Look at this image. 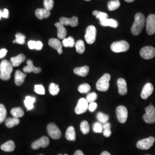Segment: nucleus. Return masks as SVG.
<instances>
[{
	"mask_svg": "<svg viewBox=\"0 0 155 155\" xmlns=\"http://www.w3.org/2000/svg\"><path fill=\"white\" fill-rule=\"evenodd\" d=\"M145 23V18L144 15L141 13H137L134 17V21L131 28V32L133 35H139L143 29Z\"/></svg>",
	"mask_w": 155,
	"mask_h": 155,
	"instance_id": "f257e3e1",
	"label": "nucleus"
},
{
	"mask_svg": "<svg viewBox=\"0 0 155 155\" xmlns=\"http://www.w3.org/2000/svg\"><path fill=\"white\" fill-rule=\"evenodd\" d=\"M13 66L11 63L7 60H4L0 63V78L3 81L10 79L13 71Z\"/></svg>",
	"mask_w": 155,
	"mask_h": 155,
	"instance_id": "f03ea898",
	"label": "nucleus"
},
{
	"mask_svg": "<svg viewBox=\"0 0 155 155\" xmlns=\"http://www.w3.org/2000/svg\"><path fill=\"white\" fill-rule=\"evenodd\" d=\"M111 77L109 74H105L97 81L96 84L97 89L100 91H106L109 88V81Z\"/></svg>",
	"mask_w": 155,
	"mask_h": 155,
	"instance_id": "7ed1b4c3",
	"label": "nucleus"
},
{
	"mask_svg": "<svg viewBox=\"0 0 155 155\" xmlns=\"http://www.w3.org/2000/svg\"><path fill=\"white\" fill-rule=\"evenodd\" d=\"M129 43L125 40L114 42L110 46L111 51L116 53L127 52L129 49Z\"/></svg>",
	"mask_w": 155,
	"mask_h": 155,
	"instance_id": "20e7f679",
	"label": "nucleus"
},
{
	"mask_svg": "<svg viewBox=\"0 0 155 155\" xmlns=\"http://www.w3.org/2000/svg\"><path fill=\"white\" fill-rule=\"evenodd\" d=\"M143 120L147 124L155 122V108L153 106L150 105L146 107L145 113L143 115Z\"/></svg>",
	"mask_w": 155,
	"mask_h": 155,
	"instance_id": "39448f33",
	"label": "nucleus"
},
{
	"mask_svg": "<svg viewBox=\"0 0 155 155\" xmlns=\"http://www.w3.org/2000/svg\"><path fill=\"white\" fill-rule=\"evenodd\" d=\"M47 130L48 135L52 139L58 140L61 138V131L55 124H49L47 127Z\"/></svg>",
	"mask_w": 155,
	"mask_h": 155,
	"instance_id": "423d86ee",
	"label": "nucleus"
},
{
	"mask_svg": "<svg viewBox=\"0 0 155 155\" xmlns=\"http://www.w3.org/2000/svg\"><path fill=\"white\" fill-rule=\"evenodd\" d=\"M97 29L94 25H90L86 31L84 39L89 45L93 44L96 39Z\"/></svg>",
	"mask_w": 155,
	"mask_h": 155,
	"instance_id": "0eeeda50",
	"label": "nucleus"
},
{
	"mask_svg": "<svg viewBox=\"0 0 155 155\" xmlns=\"http://www.w3.org/2000/svg\"><path fill=\"white\" fill-rule=\"evenodd\" d=\"M155 139L153 137H150L147 139H142L139 140L136 144V147L140 150H149L153 145Z\"/></svg>",
	"mask_w": 155,
	"mask_h": 155,
	"instance_id": "6e6552de",
	"label": "nucleus"
},
{
	"mask_svg": "<svg viewBox=\"0 0 155 155\" xmlns=\"http://www.w3.org/2000/svg\"><path fill=\"white\" fill-rule=\"evenodd\" d=\"M140 56L144 59H150L154 58L155 56V48L151 46L144 47L140 52Z\"/></svg>",
	"mask_w": 155,
	"mask_h": 155,
	"instance_id": "1a4fd4ad",
	"label": "nucleus"
},
{
	"mask_svg": "<svg viewBox=\"0 0 155 155\" xmlns=\"http://www.w3.org/2000/svg\"><path fill=\"white\" fill-rule=\"evenodd\" d=\"M146 30L149 35H152L155 33V15H149L146 20Z\"/></svg>",
	"mask_w": 155,
	"mask_h": 155,
	"instance_id": "9d476101",
	"label": "nucleus"
},
{
	"mask_svg": "<svg viewBox=\"0 0 155 155\" xmlns=\"http://www.w3.org/2000/svg\"><path fill=\"white\" fill-rule=\"evenodd\" d=\"M116 114L118 121L124 124L127 120L128 113L126 107L124 106H118L116 109Z\"/></svg>",
	"mask_w": 155,
	"mask_h": 155,
	"instance_id": "9b49d317",
	"label": "nucleus"
},
{
	"mask_svg": "<svg viewBox=\"0 0 155 155\" xmlns=\"http://www.w3.org/2000/svg\"><path fill=\"white\" fill-rule=\"evenodd\" d=\"M89 107V102L85 98H81L78 102L77 105L75 109L77 114H81L85 113Z\"/></svg>",
	"mask_w": 155,
	"mask_h": 155,
	"instance_id": "f8f14e48",
	"label": "nucleus"
},
{
	"mask_svg": "<svg viewBox=\"0 0 155 155\" xmlns=\"http://www.w3.org/2000/svg\"><path fill=\"white\" fill-rule=\"evenodd\" d=\"M50 144V140L46 137L43 136L39 140L34 141L31 145L32 148L33 150H38L39 148H46Z\"/></svg>",
	"mask_w": 155,
	"mask_h": 155,
	"instance_id": "ddd939ff",
	"label": "nucleus"
},
{
	"mask_svg": "<svg viewBox=\"0 0 155 155\" xmlns=\"http://www.w3.org/2000/svg\"><path fill=\"white\" fill-rule=\"evenodd\" d=\"M153 86L150 83H146L144 85L141 93V97L143 100H147L150 95H151L153 92Z\"/></svg>",
	"mask_w": 155,
	"mask_h": 155,
	"instance_id": "4468645a",
	"label": "nucleus"
},
{
	"mask_svg": "<svg viewBox=\"0 0 155 155\" xmlns=\"http://www.w3.org/2000/svg\"><path fill=\"white\" fill-rule=\"evenodd\" d=\"M27 66L23 68V72L24 73H30V72H33L35 74H39L41 71V68L34 66L32 61L28 59L27 61Z\"/></svg>",
	"mask_w": 155,
	"mask_h": 155,
	"instance_id": "2eb2a0df",
	"label": "nucleus"
},
{
	"mask_svg": "<svg viewBox=\"0 0 155 155\" xmlns=\"http://www.w3.org/2000/svg\"><path fill=\"white\" fill-rule=\"evenodd\" d=\"M60 22L64 26L70 25L72 27H75L78 25V18L76 16L72 17L70 18L63 17L60 18Z\"/></svg>",
	"mask_w": 155,
	"mask_h": 155,
	"instance_id": "dca6fc26",
	"label": "nucleus"
},
{
	"mask_svg": "<svg viewBox=\"0 0 155 155\" xmlns=\"http://www.w3.org/2000/svg\"><path fill=\"white\" fill-rule=\"evenodd\" d=\"M117 86L118 89V93L120 95H125L127 93V84L126 81L123 78H119L117 80Z\"/></svg>",
	"mask_w": 155,
	"mask_h": 155,
	"instance_id": "f3484780",
	"label": "nucleus"
},
{
	"mask_svg": "<svg viewBox=\"0 0 155 155\" xmlns=\"http://www.w3.org/2000/svg\"><path fill=\"white\" fill-rule=\"evenodd\" d=\"M48 45L52 48L57 50L59 54L61 55L63 53V50H62L63 45L61 44V41H59V40L55 39V38L50 39L48 41Z\"/></svg>",
	"mask_w": 155,
	"mask_h": 155,
	"instance_id": "a211bd4d",
	"label": "nucleus"
},
{
	"mask_svg": "<svg viewBox=\"0 0 155 155\" xmlns=\"http://www.w3.org/2000/svg\"><path fill=\"white\" fill-rule=\"evenodd\" d=\"M55 26L57 28L58 30V37L59 39H63L66 38L67 35V30L64 27V25L62 24L61 22H56L55 24Z\"/></svg>",
	"mask_w": 155,
	"mask_h": 155,
	"instance_id": "6ab92c4d",
	"label": "nucleus"
},
{
	"mask_svg": "<svg viewBox=\"0 0 155 155\" xmlns=\"http://www.w3.org/2000/svg\"><path fill=\"white\" fill-rule=\"evenodd\" d=\"M26 76L27 74L21 71L20 70H17L16 71L15 75V82L17 86H21L22 83L24 82Z\"/></svg>",
	"mask_w": 155,
	"mask_h": 155,
	"instance_id": "aec40b11",
	"label": "nucleus"
},
{
	"mask_svg": "<svg viewBox=\"0 0 155 155\" xmlns=\"http://www.w3.org/2000/svg\"><path fill=\"white\" fill-rule=\"evenodd\" d=\"M25 60V56L21 54L11 58V63L13 67L19 66Z\"/></svg>",
	"mask_w": 155,
	"mask_h": 155,
	"instance_id": "412c9836",
	"label": "nucleus"
},
{
	"mask_svg": "<svg viewBox=\"0 0 155 155\" xmlns=\"http://www.w3.org/2000/svg\"><path fill=\"white\" fill-rule=\"evenodd\" d=\"M50 15H51L50 11H47L45 8L37 9L35 11V15L39 20H43L44 18H47L50 16Z\"/></svg>",
	"mask_w": 155,
	"mask_h": 155,
	"instance_id": "4be33fe9",
	"label": "nucleus"
},
{
	"mask_svg": "<svg viewBox=\"0 0 155 155\" xmlns=\"http://www.w3.org/2000/svg\"><path fill=\"white\" fill-rule=\"evenodd\" d=\"M89 67L87 66H85L80 67H77L74 68V72L76 75L81 76V77H86L87 74H89Z\"/></svg>",
	"mask_w": 155,
	"mask_h": 155,
	"instance_id": "5701e85b",
	"label": "nucleus"
},
{
	"mask_svg": "<svg viewBox=\"0 0 155 155\" xmlns=\"http://www.w3.org/2000/svg\"><path fill=\"white\" fill-rule=\"evenodd\" d=\"M100 24L103 27H110L112 28H116L118 26V21L112 18H107L105 20L100 22Z\"/></svg>",
	"mask_w": 155,
	"mask_h": 155,
	"instance_id": "b1692460",
	"label": "nucleus"
},
{
	"mask_svg": "<svg viewBox=\"0 0 155 155\" xmlns=\"http://www.w3.org/2000/svg\"><path fill=\"white\" fill-rule=\"evenodd\" d=\"M66 139L68 141H75L76 134L75 128L72 126H70L67 128L66 133Z\"/></svg>",
	"mask_w": 155,
	"mask_h": 155,
	"instance_id": "393cba45",
	"label": "nucleus"
},
{
	"mask_svg": "<svg viewBox=\"0 0 155 155\" xmlns=\"http://www.w3.org/2000/svg\"><path fill=\"white\" fill-rule=\"evenodd\" d=\"M36 101V98L31 96H27L24 100V105L28 110H32L34 108V103Z\"/></svg>",
	"mask_w": 155,
	"mask_h": 155,
	"instance_id": "a878e982",
	"label": "nucleus"
},
{
	"mask_svg": "<svg viewBox=\"0 0 155 155\" xmlns=\"http://www.w3.org/2000/svg\"><path fill=\"white\" fill-rule=\"evenodd\" d=\"M1 149L5 152H12L15 149V144L13 141L9 140L2 144L1 146Z\"/></svg>",
	"mask_w": 155,
	"mask_h": 155,
	"instance_id": "bb28decb",
	"label": "nucleus"
},
{
	"mask_svg": "<svg viewBox=\"0 0 155 155\" xmlns=\"http://www.w3.org/2000/svg\"><path fill=\"white\" fill-rule=\"evenodd\" d=\"M28 47L31 50H40L43 48V43L40 41L30 40L28 43Z\"/></svg>",
	"mask_w": 155,
	"mask_h": 155,
	"instance_id": "cd10ccee",
	"label": "nucleus"
},
{
	"mask_svg": "<svg viewBox=\"0 0 155 155\" xmlns=\"http://www.w3.org/2000/svg\"><path fill=\"white\" fill-rule=\"evenodd\" d=\"M20 123V120L18 118L13 117V118H8L5 120L6 126L9 128H12L18 125Z\"/></svg>",
	"mask_w": 155,
	"mask_h": 155,
	"instance_id": "c85d7f7f",
	"label": "nucleus"
},
{
	"mask_svg": "<svg viewBox=\"0 0 155 155\" xmlns=\"http://www.w3.org/2000/svg\"><path fill=\"white\" fill-rule=\"evenodd\" d=\"M11 114L16 118H20L24 116V111L22 109V108L20 107H14L11 110Z\"/></svg>",
	"mask_w": 155,
	"mask_h": 155,
	"instance_id": "c756f323",
	"label": "nucleus"
},
{
	"mask_svg": "<svg viewBox=\"0 0 155 155\" xmlns=\"http://www.w3.org/2000/svg\"><path fill=\"white\" fill-rule=\"evenodd\" d=\"M75 47L78 53L80 54L84 53L85 51V46H84V43L83 40H78L75 44Z\"/></svg>",
	"mask_w": 155,
	"mask_h": 155,
	"instance_id": "7c9ffc66",
	"label": "nucleus"
},
{
	"mask_svg": "<svg viewBox=\"0 0 155 155\" xmlns=\"http://www.w3.org/2000/svg\"><path fill=\"white\" fill-rule=\"evenodd\" d=\"M93 15L96 17L97 19L100 20V22H102L106 19L108 18V15L106 13L98 11H94L93 12Z\"/></svg>",
	"mask_w": 155,
	"mask_h": 155,
	"instance_id": "2f4dec72",
	"label": "nucleus"
},
{
	"mask_svg": "<svg viewBox=\"0 0 155 155\" xmlns=\"http://www.w3.org/2000/svg\"><path fill=\"white\" fill-rule=\"evenodd\" d=\"M75 40L72 36H70L68 38H64L62 41V45L64 47L72 48L75 45Z\"/></svg>",
	"mask_w": 155,
	"mask_h": 155,
	"instance_id": "473e14b6",
	"label": "nucleus"
},
{
	"mask_svg": "<svg viewBox=\"0 0 155 155\" xmlns=\"http://www.w3.org/2000/svg\"><path fill=\"white\" fill-rule=\"evenodd\" d=\"M120 6V2L118 0H112L108 2L107 7L110 11H113L117 9Z\"/></svg>",
	"mask_w": 155,
	"mask_h": 155,
	"instance_id": "72a5a7b5",
	"label": "nucleus"
},
{
	"mask_svg": "<svg viewBox=\"0 0 155 155\" xmlns=\"http://www.w3.org/2000/svg\"><path fill=\"white\" fill-rule=\"evenodd\" d=\"M111 124L109 122H106L103 125V134L106 137H109L111 134L110 130Z\"/></svg>",
	"mask_w": 155,
	"mask_h": 155,
	"instance_id": "f704fd0d",
	"label": "nucleus"
},
{
	"mask_svg": "<svg viewBox=\"0 0 155 155\" xmlns=\"http://www.w3.org/2000/svg\"><path fill=\"white\" fill-rule=\"evenodd\" d=\"M97 118L99 122L102 124H105L106 122H108L109 120V116L107 114H106L104 113L99 112L97 114Z\"/></svg>",
	"mask_w": 155,
	"mask_h": 155,
	"instance_id": "c9c22d12",
	"label": "nucleus"
},
{
	"mask_svg": "<svg viewBox=\"0 0 155 155\" xmlns=\"http://www.w3.org/2000/svg\"><path fill=\"white\" fill-rule=\"evenodd\" d=\"M16 39L13 41V43H16L18 45H24L25 43V36L21 33H17L16 35Z\"/></svg>",
	"mask_w": 155,
	"mask_h": 155,
	"instance_id": "e433bc0d",
	"label": "nucleus"
},
{
	"mask_svg": "<svg viewBox=\"0 0 155 155\" xmlns=\"http://www.w3.org/2000/svg\"><path fill=\"white\" fill-rule=\"evenodd\" d=\"M60 89L58 84H56L55 83H51L49 86V91L50 94L52 95H56L59 93Z\"/></svg>",
	"mask_w": 155,
	"mask_h": 155,
	"instance_id": "4c0bfd02",
	"label": "nucleus"
},
{
	"mask_svg": "<svg viewBox=\"0 0 155 155\" xmlns=\"http://www.w3.org/2000/svg\"><path fill=\"white\" fill-rule=\"evenodd\" d=\"M91 90V87L87 83H83L81 84L80 86H79L78 90L82 94H86V93H88L89 91Z\"/></svg>",
	"mask_w": 155,
	"mask_h": 155,
	"instance_id": "58836bf2",
	"label": "nucleus"
},
{
	"mask_svg": "<svg viewBox=\"0 0 155 155\" xmlns=\"http://www.w3.org/2000/svg\"><path fill=\"white\" fill-rule=\"evenodd\" d=\"M81 130L82 132L83 133V134H87L89 133L90 132V127L88 122L87 121H83L81 123Z\"/></svg>",
	"mask_w": 155,
	"mask_h": 155,
	"instance_id": "ea45409f",
	"label": "nucleus"
},
{
	"mask_svg": "<svg viewBox=\"0 0 155 155\" xmlns=\"http://www.w3.org/2000/svg\"><path fill=\"white\" fill-rule=\"evenodd\" d=\"M6 110L5 106L2 104H0V124L2 123L5 120L6 117Z\"/></svg>",
	"mask_w": 155,
	"mask_h": 155,
	"instance_id": "a19ab883",
	"label": "nucleus"
},
{
	"mask_svg": "<svg viewBox=\"0 0 155 155\" xmlns=\"http://www.w3.org/2000/svg\"><path fill=\"white\" fill-rule=\"evenodd\" d=\"M93 129L95 133H101L103 132V125L100 122H95L93 125Z\"/></svg>",
	"mask_w": 155,
	"mask_h": 155,
	"instance_id": "79ce46f5",
	"label": "nucleus"
},
{
	"mask_svg": "<svg viewBox=\"0 0 155 155\" xmlns=\"http://www.w3.org/2000/svg\"><path fill=\"white\" fill-rule=\"evenodd\" d=\"M34 91L35 93L40 95H45V89L42 84H35Z\"/></svg>",
	"mask_w": 155,
	"mask_h": 155,
	"instance_id": "37998d69",
	"label": "nucleus"
},
{
	"mask_svg": "<svg viewBox=\"0 0 155 155\" xmlns=\"http://www.w3.org/2000/svg\"><path fill=\"white\" fill-rule=\"evenodd\" d=\"M54 5V0H44V7L45 9L50 11L52 9Z\"/></svg>",
	"mask_w": 155,
	"mask_h": 155,
	"instance_id": "c03bdc74",
	"label": "nucleus"
},
{
	"mask_svg": "<svg viewBox=\"0 0 155 155\" xmlns=\"http://www.w3.org/2000/svg\"><path fill=\"white\" fill-rule=\"evenodd\" d=\"M98 98V95L95 92H92L90 93L87 95L86 96V100L89 103H91L95 101H96Z\"/></svg>",
	"mask_w": 155,
	"mask_h": 155,
	"instance_id": "a18cd8bd",
	"label": "nucleus"
},
{
	"mask_svg": "<svg viewBox=\"0 0 155 155\" xmlns=\"http://www.w3.org/2000/svg\"><path fill=\"white\" fill-rule=\"evenodd\" d=\"M97 104L95 103V102H91V103H90V104L89 105V110L91 112H93L94 111L96 110V109L97 108Z\"/></svg>",
	"mask_w": 155,
	"mask_h": 155,
	"instance_id": "49530a36",
	"label": "nucleus"
},
{
	"mask_svg": "<svg viewBox=\"0 0 155 155\" xmlns=\"http://www.w3.org/2000/svg\"><path fill=\"white\" fill-rule=\"evenodd\" d=\"M8 52V50L5 48H2L0 50V59H2L5 56Z\"/></svg>",
	"mask_w": 155,
	"mask_h": 155,
	"instance_id": "de8ad7c7",
	"label": "nucleus"
},
{
	"mask_svg": "<svg viewBox=\"0 0 155 155\" xmlns=\"http://www.w3.org/2000/svg\"><path fill=\"white\" fill-rule=\"evenodd\" d=\"M9 11L7 9H4V11H3V17L4 18H8L9 17Z\"/></svg>",
	"mask_w": 155,
	"mask_h": 155,
	"instance_id": "09e8293b",
	"label": "nucleus"
},
{
	"mask_svg": "<svg viewBox=\"0 0 155 155\" xmlns=\"http://www.w3.org/2000/svg\"><path fill=\"white\" fill-rule=\"evenodd\" d=\"M74 155H84L83 153V152L81 150H78L75 153Z\"/></svg>",
	"mask_w": 155,
	"mask_h": 155,
	"instance_id": "8fccbe9b",
	"label": "nucleus"
},
{
	"mask_svg": "<svg viewBox=\"0 0 155 155\" xmlns=\"http://www.w3.org/2000/svg\"><path fill=\"white\" fill-rule=\"evenodd\" d=\"M101 155H111L110 153L107 151H104L103 152H102V153Z\"/></svg>",
	"mask_w": 155,
	"mask_h": 155,
	"instance_id": "3c124183",
	"label": "nucleus"
},
{
	"mask_svg": "<svg viewBox=\"0 0 155 155\" xmlns=\"http://www.w3.org/2000/svg\"><path fill=\"white\" fill-rule=\"evenodd\" d=\"M2 17H3V11L0 10V20L1 19Z\"/></svg>",
	"mask_w": 155,
	"mask_h": 155,
	"instance_id": "603ef678",
	"label": "nucleus"
},
{
	"mask_svg": "<svg viewBox=\"0 0 155 155\" xmlns=\"http://www.w3.org/2000/svg\"><path fill=\"white\" fill-rule=\"evenodd\" d=\"M127 2H132L134 0H125Z\"/></svg>",
	"mask_w": 155,
	"mask_h": 155,
	"instance_id": "864d4df0",
	"label": "nucleus"
},
{
	"mask_svg": "<svg viewBox=\"0 0 155 155\" xmlns=\"http://www.w3.org/2000/svg\"><path fill=\"white\" fill-rule=\"evenodd\" d=\"M85 1H91V0H85Z\"/></svg>",
	"mask_w": 155,
	"mask_h": 155,
	"instance_id": "5fc2aeb1",
	"label": "nucleus"
},
{
	"mask_svg": "<svg viewBox=\"0 0 155 155\" xmlns=\"http://www.w3.org/2000/svg\"><path fill=\"white\" fill-rule=\"evenodd\" d=\"M61 155V154H59V155ZM67 155V154H64V155Z\"/></svg>",
	"mask_w": 155,
	"mask_h": 155,
	"instance_id": "6e6d98bb",
	"label": "nucleus"
},
{
	"mask_svg": "<svg viewBox=\"0 0 155 155\" xmlns=\"http://www.w3.org/2000/svg\"></svg>",
	"mask_w": 155,
	"mask_h": 155,
	"instance_id": "4d7b16f0",
	"label": "nucleus"
},
{
	"mask_svg": "<svg viewBox=\"0 0 155 155\" xmlns=\"http://www.w3.org/2000/svg\"></svg>",
	"mask_w": 155,
	"mask_h": 155,
	"instance_id": "13d9d810",
	"label": "nucleus"
}]
</instances>
